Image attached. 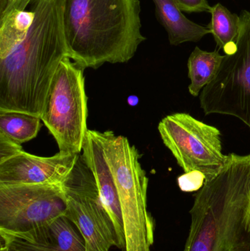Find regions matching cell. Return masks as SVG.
Listing matches in <instances>:
<instances>
[{"label": "cell", "instance_id": "obj_9", "mask_svg": "<svg viewBox=\"0 0 250 251\" xmlns=\"http://www.w3.org/2000/svg\"><path fill=\"white\" fill-rule=\"evenodd\" d=\"M62 184H0V230L22 232L66 215Z\"/></svg>", "mask_w": 250, "mask_h": 251}, {"label": "cell", "instance_id": "obj_10", "mask_svg": "<svg viewBox=\"0 0 250 251\" xmlns=\"http://www.w3.org/2000/svg\"><path fill=\"white\" fill-rule=\"evenodd\" d=\"M79 154L59 151L51 156H39L22 151L0 162V184H62Z\"/></svg>", "mask_w": 250, "mask_h": 251}, {"label": "cell", "instance_id": "obj_21", "mask_svg": "<svg viewBox=\"0 0 250 251\" xmlns=\"http://www.w3.org/2000/svg\"><path fill=\"white\" fill-rule=\"evenodd\" d=\"M0 16L13 10H25L32 0H0Z\"/></svg>", "mask_w": 250, "mask_h": 251}, {"label": "cell", "instance_id": "obj_16", "mask_svg": "<svg viewBox=\"0 0 250 251\" xmlns=\"http://www.w3.org/2000/svg\"><path fill=\"white\" fill-rule=\"evenodd\" d=\"M33 19L32 10H13L0 16V58L24 39Z\"/></svg>", "mask_w": 250, "mask_h": 251}, {"label": "cell", "instance_id": "obj_13", "mask_svg": "<svg viewBox=\"0 0 250 251\" xmlns=\"http://www.w3.org/2000/svg\"><path fill=\"white\" fill-rule=\"evenodd\" d=\"M157 19L168 35L170 44L180 45L186 42H198L211 34L208 26H202L188 19L175 0H153Z\"/></svg>", "mask_w": 250, "mask_h": 251}, {"label": "cell", "instance_id": "obj_15", "mask_svg": "<svg viewBox=\"0 0 250 251\" xmlns=\"http://www.w3.org/2000/svg\"><path fill=\"white\" fill-rule=\"evenodd\" d=\"M211 22L208 25L219 48L224 50L226 55L234 52L239 38L240 19L220 3L213 6Z\"/></svg>", "mask_w": 250, "mask_h": 251}, {"label": "cell", "instance_id": "obj_8", "mask_svg": "<svg viewBox=\"0 0 250 251\" xmlns=\"http://www.w3.org/2000/svg\"><path fill=\"white\" fill-rule=\"evenodd\" d=\"M158 129L185 173L201 171L209 180L224 168L227 155L222 152L221 133L216 127L179 113L166 116Z\"/></svg>", "mask_w": 250, "mask_h": 251}, {"label": "cell", "instance_id": "obj_5", "mask_svg": "<svg viewBox=\"0 0 250 251\" xmlns=\"http://www.w3.org/2000/svg\"><path fill=\"white\" fill-rule=\"evenodd\" d=\"M85 69L70 57L62 60L48 91L41 121L57 142L59 151L82 152L88 128Z\"/></svg>", "mask_w": 250, "mask_h": 251}, {"label": "cell", "instance_id": "obj_3", "mask_svg": "<svg viewBox=\"0 0 250 251\" xmlns=\"http://www.w3.org/2000/svg\"><path fill=\"white\" fill-rule=\"evenodd\" d=\"M139 0H65L68 57L82 69L125 63L146 40Z\"/></svg>", "mask_w": 250, "mask_h": 251}, {"label": "cell", "instance_id": "obj_18", "mask_svg": "<svg viewBox=\"0 0 250 251\" xmlns=\"http://www.w3.org/2000/svg\"><path fill=\"white\" fill-rule=\"evenodd\" d=\"M206 177L201 171L185 173L178 178L179 188L183 192L199 191L205 184Z\"/></svg>", "mask_w": 250, "mask_h": 251}, {"label": "cell", "instance_id": "obj_6", "mask_svg": "<svg viewBox=\"0 0 250 251\" xmlns=\"http://www.w3.org/2000/svg\"><path fill=\"white\" fill-rule=\"evenodd\" d=\"M240 28L234 52L225 55L214 79L201 93L205 115L240 119L250 128V12L239 15Z\"/></svg>", "mask_w": 250, "mask_h": 251}, {"label": "cell", "instance_id": "obj_4", "mask_svg": "<svg viewBox=\"0 0 250 251\" xmlns=\"http://www.w3.org/2000/svg\"><path fill=\"white\" fill-rule=\"evenodd\" d=\"M100 136L121 207L126 251H151L155 221L148 210V178L140 154L126 137L112 131Z\"/></svg>", "mask_w": 250, "mask_h": 251}, {"label": "cell", "instance_id": "obj_14", "mask_svg": "<svg viewBox=\"0 0 250 251\" xmlns=\"http://www.w3.org/2000/svg\"><path fill=\"white\" fill-rule=\"evenodd\" d=\"M225 56L218 51H206L195 47L188 60V76L191 80L189 91L193 97L209 85L215 77Z\"/></svg>", "mask_w": 250, "mask_h": 251}, {"label": "cell", "instance_id": "obj_2", "mask_svg": "<svg viewBox=\"0 0 250 251\" xmlns=\"http://www.w3.org/2000/svg\"><path fill=\"white\" fill-rule=\"evenodd\" d=\"M183 251H250V154L227 155L195 195Z\"/></svg>", "mask_w": 250, "mask_h": 251}, {"label": "cell", "instance_id": "obj_17", "mask_svg": "<svg viewBox=\"0 0 250 251\" xmlns=\"http://www.w3.org/2000/svg\"><path fill=\"white\" fill-rule=\"evenodd\" d=\"M41 119L20 112H0V134L22 145L35 138L41 128Z\"/></svg>", "mask_w": 250, "mask_h": 251}, {"label": "cell", "instance_id": "obj_20", "mask_svg": "<svg viewBox=\"0 0 250 251\" xmlns=\"http://www.w3.org/2000/svg\"><path fill=\"white\" fill-rule=\"evenodd\" d=\"M22 151H23L22 145L18 144L0 134V162L10 159Z\"/></svg>", "mask_w": 250, "mask_h": 251}, {"label": "cell", "instance_id": "obj_7", "mask_svg": "<svg viewBox=\"0 0 250 251\" xmlns=\"http://www.w3.org/2000/svg\"><path fill=\"white\" fill-rule=\"evenodd\" d=\"M62 186L67 203L66 216L79 230L85 251L119 248L114 224L103 203L93 174L81 153Z\"/></svg>", "mask_w": 250, "mask_h": 251}, {"label": "cell", "instance_id": "obj_11", "mask_svg": "<svg viewBox=\"0 0 250 251\" xmlns=\"http://www.w3.org/2000/svg\"><path fill=\"white\" fill-rule=\"evenodd\" d=\"M66 216L22 232L0 230L1 244L15 251H85L82 236Z\"/></svg>", "mask_w": 250, "mask_h": 251}, {"label": "cell", "instance_id": "obj_1", "mask_svg": "<svg viewBox=\"0 0 250 251\" xmlns=\"http://www.w3.org/2000/svg\"><path fill=\"white\" fill-rule=\"evenodd\" d=\"M65 0H32L34 19L24 39L0 58V112L41 117L54 75L68 57Z\"/></svg>", "mask_w": 250, "mask_h": 251}, {"label": "cell", "instance_id": "obj_19", "mask_svg": "<svg viewBox=\"0 0 250 251\" xmlns=\"http://www.w3.org/2000/svg\"><path fill=\"white\" fill-rule=\"evenodd\" d=\"M182 12L186 13H211L212 7L207 0H175Z\"/></svg>", "mask_w": 250, "mask_h": 251}, {"label": "cell", "instance_id": "obj_12", "mask_svg": "<svg viewBox=\"0 0 250 251\" xmlns=\"http://www.w3.org/2000/svg\"><path fill=\"white\" fill-rule=\"evenodd\" d=\"M82 156L93 174L104 206L118 238L119 249L126 251L124 226L118 195L106 159L100 131L88 129L82 147Z\"/></svg>", "mask_w": 250, "mask_h": 251}, {"label": "cell", "instance_id": "obj_22", "mask_svg": "<svg viewBox=\"0 0 250 251\" xmlns=\"http://www.w3.org/2000/svg\"><path fill=\"white\" fill-rule=\"evenodd\" d=\"M0 251H15L13 249L9 248L8 246H4V245L1 244V247H0Z\"/></svg>", "mask_w": 250, "mask_h": 251}]
</instances>
